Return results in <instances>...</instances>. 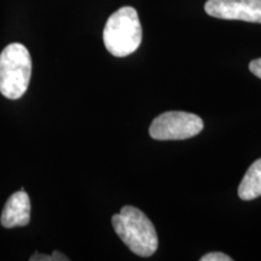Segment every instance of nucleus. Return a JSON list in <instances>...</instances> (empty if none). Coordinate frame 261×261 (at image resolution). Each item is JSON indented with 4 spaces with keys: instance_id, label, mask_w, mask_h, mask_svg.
I'll return each mask as SVG.
<instances>
[{
    "instance_id": "423d86ee",
    "label": "nucleus",
    "mask_w": 261,
    "mask_h": 261,
    "mask_svg": "<svg viewBox=\"0 0 261 261\" xmlns=\"http://www.w3.org/2000/svg\"><path fill=\"white\" fill-rule=\"evenodd\" d=\"M31 221V201L23 189L15 192L6 201L0 223L6 228L25 226Z\"/></svg>"
},
{
    "instance_id": "0eeeda50",
    "label": "nucleus",
    "mask_w": 261,
    "mask_h": 261,
    "mask_svg": "<svg viewBox=\"0 0 261 261\" xmlns=\"http://www.w3.org/2000/svg\"><path fill=\"white\" fill-rule=\"evenodd\" d=\"M238 196L244 201H250L261 196V159L248 168L238 187Z\"/></svg>"
},
{
    "instance_id": "f03ea898",
    "label": "nucleus",
    "mask_w": 261,
    "mask_h": 261,
    "mask_svg": "<svg viewBox=\"0 0 261 261\" xmlns=\"http://www.w3.org/2000/svg\"><path fill=\"white\" fill-rule=\"evenodd\" d=\"M142 25L138 12L130 6H123L108 18L103 32L107 50L115 57L133 54L142 42Z\"/></svg>"
},
{
    "instance_id": "39448f33",
    "label": "nucleus",
    "mask_w": 261,
    "mask_h": 261,
    "mask_svg": "<svg viewBox=\"0 0 261 261\" xmlns=\"http://www.w3.org/2000/svg\"><path fill=\"white\" fill-rule=\"evenodd\" d=\"M204 10L212 17L261 23V0H208Z\"/></svg>"
},
{
    "instance_id": "7ed1b4c3",
    "label": "nucleus",
    "mask_w": 261,
    "mask_h": 261,
    "mask_svg": "<svg viewBox=\"0 0 261 261\" xmlns=\"http://www.w3.org/2000/svg\"><path fill=\"white\" fill-rule=\"evenodd\" d=\"M32 74V58L24 45L14 42L0 54V92L18 99L27 91Z\"/></svg>"
},
{
    "instance_id": "1a4fd4ad",
    "label": "nucleus",
    "mask_w": 261,
    "mask_h": 261,
    "mask_svg": "<svg viewBox=\"0 0 261 261\" xmlns=\"http://www.w3.org/2000/svg\"><path fill=\"white\" fill-rule=\"evenodd\" d=\"M249 69L254 75H256L257 77L261 79V58H257V60H254L249 63Z\"/></svg>"
},
{
    "instance_id": "f257e3e1",
    "label": "nucleus",
    "mask_w": 261,
    "mask_h": 261,
    "mask_svg": "<svg viewBox=\"0 0 261 261\" xmlns=\"http://www.w3.org/2000/svg\"><path fill=\"white\" fill-rule=\"evenodd\" d=\"M112 221L117 236L137 255L148 257L156 252L159 240L155 226L138 208L125 205Z\"/></svg>"
},
{
    "instance_id": "6e6552de",
    "label": "nucleus",
    "mask_w": 261,
    "mask_h": 261,
    "mask_svg": "<svg viewBox=\"0 0 261 261\" xmlns=\"http://www.w3.org/2000/svg\"><path fill=\"white\" fill-rule=\"evenodd\" d=\"M232 257H230L226 254L220 252L208 253L201 257V261H231Z\"/></svg>"
},
{
    "instance_id": "20e7f679",
    "label": "nucleus",
    "mask_w": 261,
    "mask_h": 261,
    "mask_svg": "<svg viewBox=\"0 0 261 261\" xmlns=\"http://www.w3.org/2000/svg\"><path fill=\"white\" fill-rule=\"evenodd\" d=\"M203 127V120L195 114L167 112L155 117L149 135L156 140H180L197 136Z\"/></svg>"
}]
</instances>
